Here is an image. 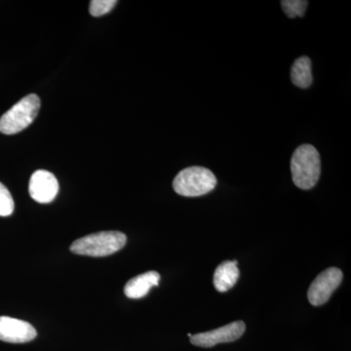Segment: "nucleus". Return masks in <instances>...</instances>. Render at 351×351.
Here are the masks:
<instances>
[{
	"mask_svg": "<svg viewBox=\"0 0 351 351\" xmlns=\"http://www.w3.org/2000/svg\"><path fill=\"white\" fill-rule=\"evenodd\" d=\"M39 108L38 95H27L0 117V132L4 135H15L25 130L38 117Z\"/></svg>",
	"mask_w": 351,
	"mask_h": 351,
	"instance_id": "4",
	"label": "nucleus"
},
{
	"mask_svg": "<svg viewBox=\"0 0 351 351\" xmlns=\"http://www.w3.org/2000/svg\"><path fill=\"white\" fill-rule=\"evenodd\" d=\"M246 330L243 321H235L213 331L200 332L191 337V343L200 348H212L219 343H232L241 338Z\"/></svg>",
	"mask_w": 351,
	"mask_h": 351,
	"instance_id": "6",
	"label": "nucleus"
},
{
	"mask_svg": "<svg viewBox=\"0 0 351 351\" xmlns=\"http://www.w3.org/2000/svg\"><path fill=\"white\" fill-rule=\"evenodd\" d=\"M117 4V0H92L90 2L89 12L93 17H101L110 13Z\"/></svg>",
	"mask_w": 351,
	"mask_h": 351,
	"instance_id": "14",
	"label": "nucleus"
},
{
	"mask_svg": "<svg viewBox=\"0 0 351 351\" xmlns=\"http://www.w3.org/2000/svg\"><path fill=\"white\" fill-rule=\"evenodd\" d=\"M293 182L301 189H313L321 173L319 152L311 145H300L291 159Z\"/></svg>",
	"mask_w": 351,
	"mask_h": 351,
	"instance_id": "1",
	"label": "nucleus"
},
{
	"mask_svg": "<svg viewBox=\"0 0 351 351\" xmlns=\"http://www.w3.org/2000/svg\"><path fill=\"white\" fill-rule=\"evenodd\" d=\"M237 263V261H226L215 270L214 286L219 293L228 292L239 281V269Z\"/></svg>",
	"mask_w": 351,
	"mask_h": 351,
	"instance_id": "10",
	"label": "nucleus"
},
{
	"mask_svg": "<svg viewBox=\"0 0 351 351\" xmlns=\"http://www.w3.org/2000/svg\"><path fill=\"white\" fill-rule=\"evenodd\" d=\"M160 274L156 271L145 272L132 278L124 288V293L129 299H141L149 292L152 287L158 286Z\"/></svg>",
	"mask_w": 351,
	"mask_h": 351,
	"instance_id": "9",
	"label": "nucleus"
},
{
	"mask_svg": "<svg viewBox=\"0 0 351 351\" xmlns=\"http://www.w3.org/2000/svg\"><path fill=\"white\" fill-rule=\"evenodd\" d=\"M36 330L29 322L8 316H0V341L24 343L36 339Z\"/></svg>",
	"mask_w": 351,
	"mask_h": 351,
	"instance_id": "8",
	"label": "nucleus"
},
{
	"mask_svg": "<svg viewBox=\"0 0 351 351\" xmlns=\"http://www.w3.org/2000/svg\"><path fill=\"white\" fill-rule=\"evenodd\" d=\"M126 242L124 233L101 232L75 240L71 245V251L76 255L88 257H106L121 250Z\"/></svg>",
	"mask_w": 351,
	"mask_h": 351,
	"instance_id": "2",
	"label": "nucleus"
},
{
	"mask_svg": "<svg viewBox=\"0 0 351 351\" xmlns=\"http://www.w3.org/2000/svg\"><path fill=\"white\" fill-rule=\"evenodd\" d=\"M281 5L289 18L304 17L308 2L304 0H283Z\"/></svg>",
	"mask_w": 351,
	"mask_h": 351,
	"instance_id": "12",
	"label": "nucleus"
},
{
	"mask_svg": "<svg viewBox=\"0 0 351 351\" xmlns=\"http://www.w3.org/2000/svg\"><path fill=\"white\" fill-rule=\"evenodd\" d=\"M14 200L8 189L0 182V216L7 217L14 212Z\"/></svg>",
	"mask_w": 351,
	"mask_h": 351,
	"instance_id": "13",
	"label": "nucleus"
},
{
	"mask_svg": "<svg viewBox=\"0 0 351 351\" xmlns=\"http://www.w3.org/2000/svg\"><path fill=\"white\" fill-rule=\"evenodd\" d=\"M291 80L295 86L306 89L313 83L311 61L308 57H301L295 60L291 69Z\"/></svg>",
	"mask_w": 351,
	"mask_h": 351,
	"instance_id": "11",
	"label": "nucleus"
},
{
	"mask_svg": "<svg viewBox=\"0 0 351 351\" xmlns=\"http://www.w3.org/2000/svg\"><path fill=\"white\" fill-rule=\"evenodd\" d=\"M29 191L32 199L46 204L56 197L59 193V182L49 171L38 170L32 175Z\"/></svg>",
	"mask_w": 351,
	"mask_h": 351,
	"instance_id": "7",
	"label": "nucleus"
},
{
	"mask_svg": "<svg viewBox=\"0 0 351 351\" xmlns=\"http://www.w3.org/2000/svg\"><path fill=\"white\" fill-rule=\"evenodd\" d=\"M217 186V178L207 168L193 166L182 170L173 182V189L178 195L196 197L207 195Z\"/></svg>",
	"mask_w": 351,
	"mask_h": 351,
	"instance_id": "3",
	"label": "nucleus"
},
{
	"mask_svg": "<svg viewBox=\"0 0 351 351\" xmlns=\"http://www.w3.org/2000/svg\"><path fill=\"white\" fill-rule=\"evenodd\" d=\"M343 272L337 267H330L314 279L307 292L308 301L314 306H322L329 301L332 293L343 281Z\"/></svg>",
	"mask_w": 351,
	"mask_h": 351,
	"instance_id": "5",
	"label": "nucleus"
}]
</instances>
